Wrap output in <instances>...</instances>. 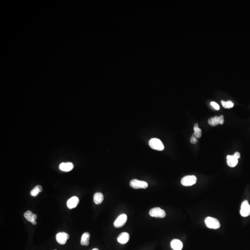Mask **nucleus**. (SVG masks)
Masks as SVG:
<instances>
[{"label":"nucleus","mask_w":250,"mask_h":250,"mask_svg":"<svg viewBox=\"0 0 250 250\" xmlns=\"http://www.w3.org/2000/svg\"><path fill=\"white\" fill-rule=\"evenodd\" d=\"M205 222L207 227L211 229H218L221 227L219 221L214 218L208 217L205 219Z\"/></svg>","instance_id":"f257e3e1"},{"label":"nucleus","mask_w":250,"mask_h":250,"mask_svg":"<svg viewBox=\"0 0 250 250\" xmlns=\"http://www.w3.org/2000/svg\"><path fill=\"white\" fill-rule=\"evenodd\" d=\"M149 144L151 148L157 151H163L165 148L164 144L162 142L157 138H153L150 139Z\"/></svg>","instance_id":"f03ea898"},{"label":"nucleus","mask_w":250,"mask_h":250,"mask_svg":"<svg viewBox=\"0 0 250 250\" xmlns=\"http://www.w3.org/2000/svg\"><path fill=\"white\" fill-rule=\"evenodd\" d=\"M130 185L131 187L134 189H145L148 187V184L146 182L140 181L137 179H133L130 181Z\"/></svg>","instance_id":"7ed1b4c3"},{"label":"nucleus","mask_w":250,"mask_h":250,"mask_svg":"<svg viewBox=\"0 0 250 250\" xmlns=\"http://www.w3.org/2000/svg\"><path fill=\"white\" fill-rule=\"evenodd\" d=\"M197 181V178L195 176H187L182 178L181 184L183 186H191L195 184Z\"/></svg>","instance_id":"20e7f679"},{"label":"nucleus","mask_w":250,"mask_h":250,"mask_svg":"<svg viewBox=\"0 0 250 250\" xmlns=\"http://www.w3.org/2000/svg\"><path fill=\"white\" fill-rule=\"evenodd\" d=\"M149 214L150 216L153 217H165L166 216V213L163 209H162L159 207L154 208L151 209L149 211Z\"/></svg>","instance_id":"39448f33"},{"label":"nucleus","mask_w":250,"mask_h":250,"mask_svg":"<svg viewBox=\"0 0 250 250\" xmlns=\"http://www.w3.org/2000/svg\"><path fill=\"white\" fill-rule=\"evenodd\" d=\"M240 213L243 217H247L250 215V205L247 200L242 202Z\"/></svg>","instance_id":"423d86ee"},{"label":"nucleus","mask_w":250,"mask_h":250,"mask_svg":"<svg viewBox=\"0 0 250 250\" xmlns=\"http://www.w3.org/2000/svg\"><path fill=\"white\" fill-rule=\"evenodd\" d=\"M128 217L126 214H122L120 215L114 222V226L116 228L122 227L126 223Z\"/></svg>","instance_id":"0eeeda50"},{"label":"nucleus","mask_w":250,"mask_h":250,"mask_svg":"<svg viewBox=\"0 0 250 250\" xmlns=\"http://www.w3.org/2000/svg\"><path fill=\"white\" fill-rule=\"evenodd\" d=\"M57 241L60 245H64L66 244L67 240L70 238V235L67 233L65 232H60L58 233L56 236Z\"/></svg>","instance_id":"6e6552de"},{"label":"nucleus","mask_w":250,"mask_h":250,"mask_svg":"<svg viewBox=\"0 0 250 250\" xmlns=\"http://www.w3.org/2000/svg\"><path fill=\"white\" fill-rule=\"evenodd\" d=\"M79 202V199L77 196H73L67 202V206L69 209H72L77 207Z\"/></svg>","instance_id":"1a4fd4ad"},{"label":"nucleus","mask_w":250,"mask_h":250,"mask_svg":"<svg viewBox=\"0 0 250 250\" xmlns=\"http://www.w3.org/2000/svg\"><path fill=\"white\" fill-rule=\"evenodd\" d=\"M129 238H130V235L128 233L124 232V233H121L119 235L118 237L117 238V241L119 243L122 244H125L128 241Z\"/></svg>","instance_id":"9d476101"},{"label":"nucleus","mask_w":250,"mask_h":250,"mask_svg":"<svg viewBox=\"0 0 250 250\" xmlns=\"http://www.w3.org/2000/svg\"><path fill=\"white\" fill-rule=\"evenodd\" d=\"M227 164L230 167H234L238 164V159L234 155H228L227 157Z\"/></svg>","instance_id":"9b49d317"},{"label":"nucleus","mask_w":250,"mask_h":250,"mask_svg":"<svg viewBox=\"0 0 250 250\" xmlns=\"http://www.w3.org/2000/svg\"><path fill=\"white\" fill-rule=\"evenodd\" d=\"M73 168V164L71 162L62 163L59 165L60 169L63 171H70Z\"/></svg>","instance_id":"f8f14e48"},{"label":"nucleus","mask_w":250,"mask_h":250,"mask_svg":"<svg viewBox=\"0 0 250 250\" xmlns=\"http://www.w3.org/2000/svg\"><path fill=\"white\" fill-rule=\"evenodd\" d=\"M171 247L174 250H182L183 247L182 242L179 240L174 239L171 241Z\"/></svg>","instance_id":"ddd939ff"},{"label":"nucleus","mask_w":250,"mask_h":250,"mask_svg":"<svg viewBox=\"0 0 250 250\" xmlns=\"http://www.w3.org/2000/svg\"><path fill=\"white\" fill-rule=\"evenodd\" d=\"M104 200L103 194L101 192H97L94 195V202L96 204H100Z\"/></svg>","instance_id":"4468645a"},{"label":"nucleus","mask_w":250,"mask_h":250,"mask_svg":"<svg viewBox=\"0 0 250 250\" xmlns=\"http://www.w3.org/2000/svg\"><path fill=\"white\" fill-rule=\"evenodd\" d=\"M90 237V234L89 233H84L81 237V244L82 245H85L86 247L88 246L89 243Z\"/></svg>","instance_id":"2eb2a0df"},{"label":"nucleus","mask_w":250,"mask_h":250,"mask_svg":"<svg viewBox=\"0 0 250 250\" xmlns=\"http://www.w3.org/2000/svg\"><path fill=\"white\" fill-rule=\"evenodd\" d=\"M194 133L193 135L195 136L196 138H201L202 136V131L201 129L199 128V125L198 123H195L194 125Z\"/></svg>","instance_id":"dca6fc26"},{"label":"nucleus","mask_w":250,"mask_h":250,"mask_svg":"<svg viewBox=\"0 0 250 250\" xmlns=\"http://www.w3.org/2000/svg\"><path fill=\"white\" fill-rule=\"evenodd\" d=\"M208 123L210 126H216L219 124H220V121H219L218 116H216L215 117L210 118L208 120Z\"/></svg>","instance_id":"f3484780"},{"label":"nucleus","mask_w":250,"mask_h":250,"mask_svg":"<svg viewBox=\"0 0 250 250\" xmlns=\"http://www.w3.org/2000/svg\"><path fill=\"white\" fill-rule=\"evenodd\" d=\"M42 191H43V189H42V186H40V185H38L31 191V195L33 196H36L38 194H39L40 192H41Z\"/></svg>","instance_id":"a211bd4d"},{"label":"nucleus","mask_w":250,"mask_h":250,"mask_svg":"<svg viewBox=\"0 0 250 250\" xmlns=\"http://www.w3.org/2000/svg\"><path fill=\"white\" fill-rule=\"evenodd\" d=\"M33 214H33V212L31 211L28 210L27 211H26L24 213V216L27 219V221L33 224Z\"/></svg>","instance_id":"6ab92c4d"},{"label":"nucleus","mask_w":250,"mask_h":250,"mask_svg":"<svg viewBox=\"0 0 250 250\" xmlns=\"http://www.w3.org/2000/svg\"><path fill=\"white\" fill-rule=\"evenodd\" d=\"M221 103L224 108L225 109H231L234 107V103L231 101H228L227 102L221 101Z\"/></svg>","instance_id":"aec40b11"},{"label":"nucleus","mask_w":250,"mask_h":250,"mask_svg":"<svg viewBox=\"0 0 250 250\" xmlns=\"http://www.w3.org/2000/svg\"><path fill=\"white\" fill-rule=\"evenodd\" d=\"M212 107L215 109V110H219L220 109V106L219 105V104L215 102H212L210 103Z\"/></svg>","instance_id":"412c9836"},{"label":"nucleus","mask_w":250,"mask_h":250,"mask_svg":"<svg viewBox=\"0 0 250 250\" xmlns=\"http://www.w3.org/2000/svg\"><path fill=\"white\" fill-rule=\"evenodd\" d=\"M198 142V138H196L194 135H192L191 139V142L192 144H196Z\"/></svg>","instance_id":"4be33fe9"},{"label":"nucleus","mask_w":250,"mask_h":250,"mask_svg":"<svg viewBox=\"0 0 250 250\" xmlns=\"http://www.w3.org/2000/svg\"><path fill=\"white\" fill-rule=\"evenodd\" d=\"M219 121H220V124L221 125H223L224 122V116L220 115L219 116Z\"/></svg>","instance_id":"5701e85b"},{"label":"nucleus","mask_w":250,"mask_h":250,"mask_svg":"<svg viewBox=\"0 0 250 250\" xmlns=\"http://www.w3.org/2000/svg\"><path fill=\"white\" fill-rule=\"evenodd\" d=\"M234 156L235 157H236L237 159H238V158H240V152H235V153L234 154Z\"/></svg>","instance_id":"b1692460"},{"label":"nucleus","mask_w":250,"mask_h":250,"mask_svg":"<svg viewBox=\"0 0 250 250\" xmlns=\"http://www.w3.org/2000/svg\"><path fill=\"white\" fill-rule=\"evenodd\" d=\"M92 250H99V249H97V248H94V249H93Z\"/></svg>","instance_id":"393cba45"},{"label":"nucleus","mask_w":250,"mask_h":250,"mask_svg":"<svg viewBox=\"0 0 250 250\" xmlns=\"http://www.w3.org/2000/svg\"></svg>","instance_id":"a878e982"}]
</instances>
